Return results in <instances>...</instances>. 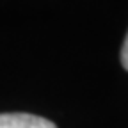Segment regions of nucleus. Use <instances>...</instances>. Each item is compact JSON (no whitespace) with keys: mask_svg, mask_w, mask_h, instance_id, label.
Segmentation results:
<instances>
[{"mask_svg":"<svg viewBox=\"0 0 128 128\" xmlns=\"http://www.w3.org/2000/svg\"><path fill=\"white\" fill-rule=\"evenodd\" d=\"M0 128H57L50 119L25 112L0 114Z\"/></svg>","mask_w":128,"mask_h":128,"instance_id":"1","label":"nucleus"},{"mask_svg":"<svg viewBox=\"0 0 128 128\" xmlns=\"http://www.w3.org/2000/svg\"><path fill=\"white\" fill-rule=\"evenodd\" d=\"M121 64H123V68L128 71V34H126L124 43L121 46Z\"/></svg>","mask_w":128,"mask_h":128,"instance_id":"2","label":"nucleus"}]
</instances>
